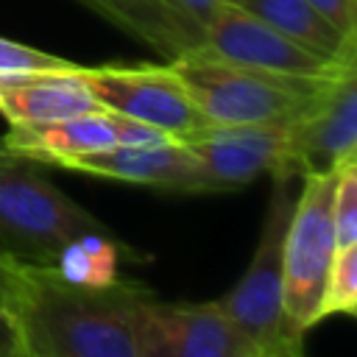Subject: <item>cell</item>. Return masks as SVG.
<instances>
[{
  "mask_svg": "<svg viewBox=\"0 0 357 357\" xmlns=\"http://www.w3.org/2000/svg\"><path fill=\"white\" fill-rule=\"evenodd\" d=\"M329 215H332L335 251L357 245V159L343 162L337 167Z\"/></svg>",
  "mask_w": 357,
  "mask_h": 357,
  "instance_id": "obj_17",
  "label": "cell"
},
{
  "mask_svg": "<svg viewBox=\"0 0 357 357\" xmlns=\"http://www.w3.org/2000/svg\"><path fill=\"white\" fill-rule=\"evenodd\" d=\"M245 11L265 20L293 42L337 59V61H357V39L340 33L318 8H312L307 0H240Z\"/></svg>",
  "mask_w": 357,
  "mask_h": 357,
  "instance_id": "obj_15",
  "label": "cell"
},
{
  "mask_svg": "<svg viewBox=\"0 0 357 357\" xmlns=\"http://www.w3.org/2000/svg\"><path fill=\"white\" fill-rule=\"evenodd\" d=\"M290 178L296 176L273 173L271 204L257 251L237 284L223 298H215L220 310L257 346L259 357H298L304 351V337L290 329L282 304V248L296 201Z\"/></svg>",
  "mask_w": 357,
  "mask_h": 357,
  "instance_id": "obj_3",
  "label": "cell"
},
{
  "mask_svg": "<svg viewBox=\"0 0 357 357\" xmlns=\"http://www.w3.org/2000/svg\"><path fill=\"white\" fill-rule=\"evenodd\" d=\"M0 357H20V351H17V335H14L11 318L6 312L3 296H0Z\"/></svg>",
  "mask_w": 357,
  "mask_h": 357,
  "instance_id": "obj_20",
  "label": "cell"
},
{
  "mask_svg": "<svg viewBox=\"0 0 357 357\" xmlns=\"http://www.w3.org/2000/svg\"><path fill=\"white\" fill-rule=\"evenodd\" d=\"M184 3V8L192 14V17H198L204 25L212 20V14L218 11V6H220V0H181Z\"/></svg>",
  "mask_w": 357,
  "mask_h": 357,
  "instance_id": "obj_21",
  "label": "cell"
},
{
  "mask_svg": "<svg viewBox=\"0 0 357 357\" xmlns=\"http://www.w3.org/2000/svg\"><path fill=\"white\" fill-rule=\"evenodd\" d=\"M0 296L20 357H151L156 296L134 279L81 282L0 257Z\"/></svg>",
  "mask_w": 357,
  "mask_h": 357,
  "instance_id": "obj_1",
  "label": "cell"
},
{
  "mask_svg": "<svg viewBox=\"0 0 357 357\" xmlns=\"http://www.w3.org/2000/svg\"><path fill=\"white\" fill-rule=\"evenodd\" d=\"M98 17L126 31L167 61L198 56L206 25L181 0H81Z\"/></svg>",
  "mask_w": 357,
  "mask_h": 357,
  "instance_id": "obj_14",
  "label": "cell"
},
{
  "mask_svg": "<svg viewBox=\"0 0 357 357\" xmlns=\"http://www.w3.org/2000/svg\"><path fill=\"white\" fill-rule=\"evenodd\" d=\"M151 357H259V351L218 301H156Z\"/></svg>",
  "mask_w": 357,
  "mask_h": 357,
  "instance_id": "obj_12",
  "label": "cell"
},
{
  "mask_svg": "<svg viewBox=\"0 0 357 357\" xmlns=\"http://www.w3.org/2000/svg\"><path fill=\"white\" fill-rule=\"evenodd\" d=\"M81 64L61 70H28L0 75V114L8 126L53 123L103 109L86 81Z\"/></svg>",
  "mask_w": 357,
  "mask_h": 357,
  "instance_id": "obj_13",
  "label": "cell"
},
{
  "mask_svg": "<svg viewBox=\"0 0 357 357\" xmlns=\"http://www.w3.org/2000/svg\"><path fill=\"white\" fill-rule=\"evenodd\" d=\"M298 178L301 190L296 192L282 248V304L290 329L304 337L321 324L324 284L335 257L329 206L337 167L304 173Z\"/></svg>",
  "mask_w": 357,
  "mask_h": 357,
  "instance_id": "obj_5",
  "label": "cell"
},
{
  "mask_svg": "<svg viewBox=\"0 0 357 357\" xmlns=\"http://www.w3.org/2000/svg\"><path fill=\"white\" fill-rule=\"evenodd\" d=\"M329 315H357V245L337 248L326 273L321 321Z\"/></svg>",
  "mask_w": 357,
  "mask_h": 357,
  "instance_id": "obj_16",
  "label": "cell"
},
{
  "mask_svg": "<svg viewBox=\"0 0 357 357\" xmlns=\"http://www.w3.org/2000/svg\"><path fill=\"white\" fill-rule=\"evenodd\" d=\"M167 64L181 75L201 114L218 126L290 123L332 81L265 73L209 59H178Z\"/></svg>",
  "mask_w": 357,
  "mask_h": 357,
  "instance_id": "obj_4",
  "label": "cell"
},
{
  "mask_svg": "<svg viewBox=\"0 0 357 357\" xmlns=\"http://www.w3.org/2000/svg\"><path fill=\"white\" fill-rule=\"evenodd\" d=\"M190 59H209L298 78H335L357 67V61H337L293 42L265 20L231 3L218 6L212 20L206 22L204 47Z\"/></svg>",
  "mask_w": 357,
  "mask_h": 357,
  "instance_id": "obj_7",
  "label": "cell"
},
{
  "mask_svg": "<svg viewBox=\"0 0 357 357\" xmlns=\"http://www.w3.org/2000/svg\"><path fill=\"white\" fill-rule=\"evenodd\" d=\"M312 8H318L340 33L357 39V14L354 0H307Z\"/></svg>",
  "mask_w": 357,
  "mask_h": 357,
  "instance_id": "obj_19",
  "label": "cell"
},
{
  "mask_svg": "<svg viewBox=\"0 0 357 357\" xmlns=\"http://www.w3.org/2000/svg\"><path fill=\"white\" fill-rule=\"evenodd\" d=\"M103 229L89 209L47 178L39 159L0 139V257L56 265L75 240Z\"/></svg>",
  "mask_w": 357,
  "mask_h": 357,
  "instance_id": "obj_2",
  "label": "cell"
},
{
  "mask_svg": "<svg viewBox=\"0 0 357 357\" xmlns=\"http://www.w3.org/2000/svg\"><path fill=\"white\" fill-rule=\"evenodd\" d=\"M64 167L78 170V173H89L98 178H112V181L162 190V192H178V195L212 192L209 178H206L198 156L181 139L114 145L106 151L75 156Z\"/></svg>",
  "mask_w": 357,
  "mask_h": 357,
  "instance_id": "obj_11",
  "label": "cell"
},
{
  "mask_svg": "<svg viewBox=\"0 0 357 357\" xmlns=\"http://www.w3.org/2000/svg\"><path fill=\"white\" fill-rule=\"evenodd\" d=\"M61 67H75V61H67V59H59L53 53H45V50H36L31 45L0 36V75L28 73V70H61Z\"/></svg>",
  "mask_w": 357,
  "mask_h": 357,
  "instance_id": "obj_18",
  "label": "cell"
},
{
  "mask_svg": "<svg viewBox=\"0 0 357 357\" xmlns=\"http://www.w3.org/2000/svg\"><path fill=\"white\" fill-rule=\"evenodd\" d=\"M159 139H173V137L139 120L123 117L112 109H98L89 114L53 120V123H17L3 137V142L11 151L39 159L42 165H59V167H64L70 159L84 153L106 151L114 145L159 142Z\"/></svg>",
  "mask_w": 357,
  "mask_h": 357,
  "instance_id": "obj_9",
  "label": "cell"
},
{
  "mask_svg": "<svg viewBox=\"0 0 357 357\" xmlns=\"http://www.w3.org/2000/svg\"><path fill=\"white\" fill-rule=\"evenodd\" d=\"M78 70L103 109L153 126L173 139H184L209 126L170 64H81Z\"/></svg>",
  "mask_w": 357,
  "mask_h": 357,
  "instance_id": "obj_6",
  "label": "cell"
},
{
  "mask_svg": "<svg viewBox=\"0 0 357 357\" xmlns=\"http://www.w3.org/2000/svg\"><path fill=\"white\" fill-rule=\"evenodd\" d=\"M351 159H357V67L332 78L287 123L279 173L335 170Z\"/></svg>",
  "mask_w": 357,
  "mask_h": 357,
  "instance_id": "obj_8",
  "label": "cell"
},
{
  "mask_svg": "<svg viewBox=\"0 0 357 357\" xmlns=\"http://www.w3.org/2000/svg\"><path fill=\"white\" fill-rule=\"evenodd\" d=\"M220 3H231V6H237V3H240V0H220Z\"/></svg>",
  "mask_w": 357,
  "mask_h": 357,
  "instance_id": "obj_22",
  "label": "cell"
},
{
  "mask_svg": "<svg viewBox=\"0 0 357 357\" xmlns=\"http://www.w3.org/2000/svg\"><path fill=\"white\" fill-rule=\"evenodd\" d=\"M287 123H209L181 142L198 156L212 192H234L259 176L279 173L284 159Z\"/></svg>",
  "mask_w": 357,
  "mask_h": 357,
  "instance_id": "obj_10",
  "label": "cell"
}]
</instances>
